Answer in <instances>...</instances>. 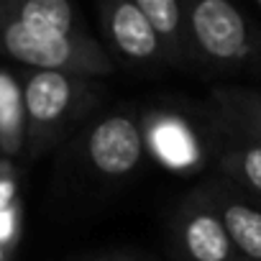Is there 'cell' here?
<instances>
[{
  "mask_svg": "<svg viewBox=\"0 0 261 261\" xmlns=\"http://www.w3.org/2000/svg\"><path fill=\"white\" fill-rule=\"evenodd\" d=\"M8 174V169H6V164H0V177H6Z\"/></svg>",
  "mask_w": 261,
  "mask_h": 261,
  "instance_id": "cell-16",
  "label": "cell"
},
{
  "mask_svg": "<svg viewBox=\"0 0 261 261\" xmlns=\"http://www.w3.org/2000/svg\"><path fill=\"white\" fill-rule=\"evenodd\" d=\"M102 261H125V258H102Z\"/></svg>",
  "mask_w": 261,
  "mask_h": 261,
  "instance_id": "cell-17",
  "label": "cell"
},
{
  "mask_svg": "<svg viewBox=\"0 0 261 261\" xmlns=\"http://www.w3.org/2000/svg\"><path fill=\"white\" fill-rule=\"evenodd\" d=\"M144 139L154 156L169 169H192L202 159L192 125L174 113H149Z\"/></svg>",
  "mask_w": 261,
  "mask_h": 261,
  "instance_id": "cell-8",
  "label": "cell"
},
{
  "mask_svg": "<svg viewBox=\"0 0 261 261\" xmlns=\"http://www.w3.org/2000/svg\"><path fill=\"white\" fill-rule=\"evenodd\" d=\"M190 51L215 69H246L261 59V39L251 21L228 0H195L187 6Z\"/></svg>",
  "mask_w": 261,
  "mask_h": 261,
  "instance_id": "cell-1",
  "label": "cell"
},
{
  "mask_svg": "<svg viewBox=\"0 0 261 261\" xmlns=\"http://www.w3.org/2000/svg\"><path fill=\"white\" fill-rule=\"evenodd\" d=\"M0 16H6L29 31L49 36H85L80 16L67 0H23V3H0Z\"/></svg>",
  "mask_w": 261,
  "mask_h": 261,
  "instance_id": "cell-9",
  "label": "cell"
},
{
  "mask_svg": "<svg viewBox=\"0 0 261 261\" xmlns=\"http://www.w3.org/2000/svg\"><path fill=\"white\" fill-rule=\"evenodd\" d=\"M136 6L151 23L164 62L182 64L190 57V31H187V6L179 0H136Z\"/></svg>",
  "mask_w": 261,
  "mask_h": 261,
  "instance_id": "cell-11",
  "label": "cell"
},
{
  "mask_svg": "<svg viewBox=\"0 0 261 261\" xmlns=\"http://www.w3.org/2000/svg\"><path fill=\"white\" fill-rule=\"evenodd\" d=\"M256 8H258V13H261V0H256Z\"/></svg>",
  "mask_w": 261,
  "mask_h": 261,
  "instance_id": "cell-18",
  "label": "cell"
},
{
  "mask_svg": "<svg viewBox=\"0 0 261 261\" xmlns=\"http://www.w3.org/2000/svg\"><path fill=\"white\" fill-rule=\"evenodd\" d=\"M16 195V182L6 174V177H0V210H6L11 207V200Z\"/></svg>",
  "mask_w": 261,
  "mask_h": 261,
  "instance_id": "cell-15",
  "label": "cell"
},
{
  "mask_svg": "<svg viewBox=\"0 0 261 261\" xmlns=\"http://www.w3.org/2000/svg\"><path fill=\"white\" fill-rule=\"evenodd\" d=\"M220 130H225V128H220ZM218 162L228 179H233L236 185H241L261 197V146H256L253 141H248L238 134L225 130V146H223Z\"/></svg>",
  "mask_w": 261,
  "mask_h": 261,
  "instance_id": "cell-12",
  "label": "cell"
},
{
  "mask_svg": "<svg viewBox=\"0 0 261 261\" xmlns=\"http://www.w3.org/2000/svg\"><path fill=\"white\" fill-rule=\"evenodd\" d=\"M174 238L187 261H241L207 192H195L182 202Z\"/></svg>",
  "mask_w": 261,
  "mask_h": 261,
  "instance_id": "cell-5",
  "label": "cell"
},
{
  "mask_svg": "<svg viewBox=\"0 0 261 261\" xmlns=\"http://www.w3.org/2000/svg\"><path fill=\"white\" fill-rule=\"evenodd\" d=\"M207 197L223 220V228L241 261H261V207L236 190L210 187Z\"/></svg>",
  "mask_w": 261,
  "mask_h": 261,
  "instance_id": "cell-7",
  "label": "cell"
},
{
  "mask_svg": "<svg viewBox=\"0 0 261 261\" xmlns=\"http://www.w3.org/2000/svg\"><path fill=\"white\" fill-rule=\"evenodd\" d=\"M218 125L261 146V92L248 87H218L210 95Z\"/></svg>",
  "mask_w": 261,
  "mask_h": 261,
  "instance_id": "cell-10",
  "label": "cell"
},
{
  "mask_svg": "<svg viewBox=\"0 0 261 261\" xmlns=\"http://www.w3.org/2000/svg\"><path fill=\"white\" fill-rule=\"evenodd\" d=\"M16 230V210L13 207H6L0 210V243L8 241Z\"/></svg>",
  "mask_w": 261,
  "mask_h": 261,
  "instance_id": "cell-14",
  "label": "cell"
},
{
  "mask_svg": "<svg viewBox=\"0 0 261 261\" xmlns=\"http://www.w3.org/2000/svg\"><path fill=\"white\" fill-rule=\"evenodd\" d=\"M23 130V100L16 82L8 74H0V146L16 151Z\"/></svg>",
  "mask_w": 261,
  "mask_h": 261,
  "instance_id": "cell-13",
  "label": "cell"
},
{
  "mask_svg": "<svg viewBox=\"0 0 261 261\" xmlns=\"http://www.w3.org/2000/svg\"><path fill=\"white\" fill-rule=\"evenodd\" d=\"M102 29L115 49L118 57H123L130 64H151V62H164L162 44L136 6V0H113L102 3Z\"/></svg>",
  "mask_w": 261,
  "mask_h": 261,
  "instance_id": "cell-6",
  "label": "cell"
},
{
  "mask_svg": "<svg viewBox=\"0 0 261 261\" xmlns=\"http://www.w3.org/2000/svg\"><path fill=\"white\" fill-rule=\"evenodd\" d=\"M0 46L3 51L36 72H62L72 77H105L115 69L113 57L87 34L49 36L0 16Z\"/></svg>",
  "mask_w": 261,
  "mask_h": 261,
  "instance_id": "cell-2",
  "label": "cell"
},
{
  "mask_svg": "<svg viewBox=\"0 0 261 261\" xmlns=\"http://www.w3.org/2000/svg\"><path fill=\"white\" fill-rule=\"evenodd\" d=\"M85 77L62 72H34L23 87V130L34 151L54 141L87 100Z\"/></svg>",
  "mask_w": 261,
  "mask_h": 261,
  "instance_id": "cell-3",
  "label": "cell"
},
{
  "mask_svg": "<svg viewBox=\"0 0 261 261\" xmlns=\"http://www.w3.org/2000/svg\"><path fill=\"white\" fill-rule=\"evenodd\" d=\"M144 149H146V139L141 125L123 113L102 118L85 136L87 164L108 179H120L134 169H139L144 159Z\"/></svg>",
  "mask_w": 261,
  "mask_h": 261,
  "instance_id": "cell-4",
  "label": "cell"
}]
</instances>
